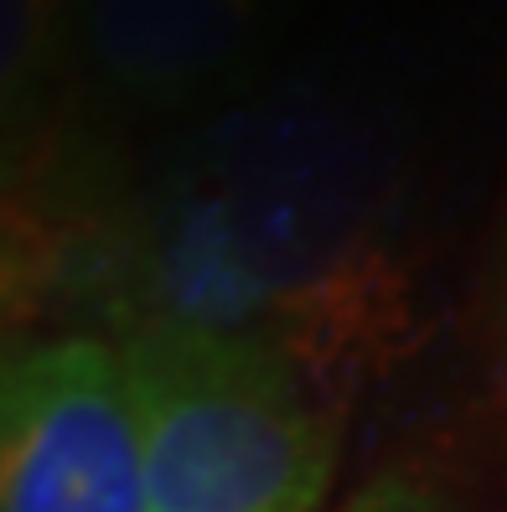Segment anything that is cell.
I'll return each instance as SVG.
<instances>
[{
	"mask_svg": "<svg viewBox=\"0 0 507 512\" xmlns=\"http://www.w3.org/2000/svg\"><path fill=\"white\" fill-rule=\"evenodd\" d=\"M404 156L352 94L280 83L213 109L119 213L114 311L290 352L342 409L394 347Z\"/></svg>",
	"mask_w": 507,
	"mask_h": 512,
	"instance_id": "6da1fadb",
	"label": "cell"
},
{
	"mask_svg": "<svg viewBox=\"0 0 507 512\" xmlns=\"http://www.w3.org/2000/svg\"><path fill=\"white\" fill-rule=\"evenodd\" d=\"M156 512H316L342 404L290 352L207 326H130L119 342Z\"/></svg>",
	"mask_w": 507,
	"mask_h": 512,
	"instance_id": "7a4b0ae2",
	"label": "cell"
},
{
	"mask_svg": "<svg viewBox=\"0 0 507 512\" xmlns=\"http://www.w3.org/2000/svg\"><path fill=\"white\" fill-rule=\"evenodd\" d=\"M0 512H156L119 347L42 337L0 388Z\"/></svg>",
	"mask_w": 507,
	"mask_h": 512,
	"instance_id": "3957f363",
	"label": "cell"
},
{
	"mask_svg": "<svg viewBox=\"0 0 507 512\" xmlns=\"http://www.w3.org/2000/svg\"><path fill=\"white\" fill-rule=\"evenodd\" d=\"M275 0H83L78 47L104 99L187 109L233 88L270 32Z\"/></svg>",
	"mask_w": 507,
	"mask_h": 512,
	"instance_id": "277c9868",
	"label": "cell"
},
{
	"mask_svg": "<svg viewBox=\"0 0 507 512\" xmlns=\"http://www.w3.org/2000/svg\"><path fill=\"white\" fill-rule=\"evenodd\" d=\"M73 0H0V83L11 140L37 125V104L63 63Z\"/></svg>",
	"mask_w": 507,
	"mask_h": 512,
	"instance_id": "5b68a950",
	"label": "cell"
},
{
	"mask_svg": "<svg viewBox=\"0 0 507 512\" xmlns=\"http://www.w3.org/2000/svg\"><path fill=\"white\" fill-rule=\"evenodd\" d=\"M342 512H461L451 497H440L435 487H425V481H414L404 471H383L373 481H363Z\"/></svg>",
	"mask_w": 507,
	"mask_h": 512,
	"instance_id": "8992f818",
	"label": "cell"
},
{
	"mask_svg": "<svg viewBox=\"0 0 507 512\" xmlns=\"http://www.w3.org/2000/svg\"><path fill=\"white\" fill-rule=\"evenodd\" d=\"M487 316H492V342H497L502 373H507V249H502V264H497V280H492V300H487Z\"/></svg>",
	"mask_w": 507,
	"mask_h": 512,
	"instance_id": "52a82bcc",
	"label": "cell"
}]
</instances>
